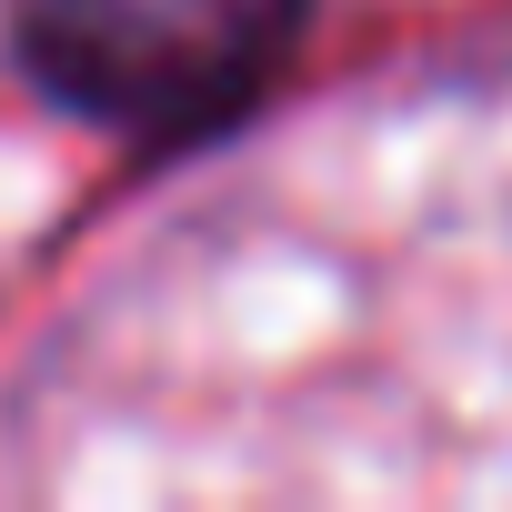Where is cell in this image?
Wrapping results in <instances>:
<instances>
[{"label":"cell","mask_w":512,"mask_h":512,"mask_svg":"<svg viewBox=\"0 0 512 512\" xmlns=\"http://www.w3.org/2000/svg\"><path fill=\"white\" fill-rule=\"evenodd\" d=\"M31 81L131 141H191L262 91L302 0H0Z\"/></svg>","instance_id":"obj_1"}]
</instances>
